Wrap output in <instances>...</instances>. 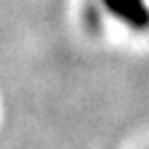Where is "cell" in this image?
<instances>
[{
    "instance_id": "obj_1",
    "label": "cell",
    "mask_w": 149,
    "mask_h": 149,
    "mask_svg": "<svg viewBox=\"0 0 149 149\" xmlns=\"http://www.w3.org/2000/svg\"><path fill=\"white\" fill-rule=\"evenodd\" d=\"M104 10L135 33H149L147 0H100Z\"/></svg>"
}]
</instances>
